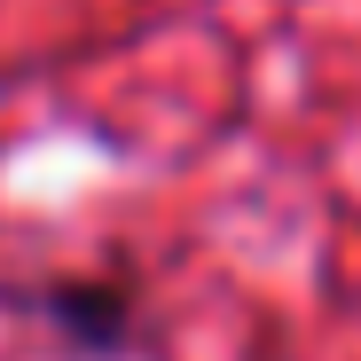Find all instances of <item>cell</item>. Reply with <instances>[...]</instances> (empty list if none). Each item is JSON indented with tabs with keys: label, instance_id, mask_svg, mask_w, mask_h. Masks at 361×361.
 Listing matches in <instances>:
<instances>
[{
	"label": "cell",
	"instance_id": "obj_1",
	"mask_svg": "<svg viewBox=\"0 0 361 361\" xmlns=\"http://www.w3.org/2000/svg\"><path fill=\"white\" fill-rule=\"evenodd\" d=\"M24 314L63 353H79V361H126V353H142V298H134V283L94 275V267L32 283L24 290Z\"/></svg>",
	"mask_w": 361,
	"mask_h": 361
}]
</instances>
